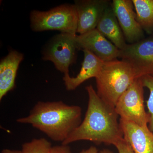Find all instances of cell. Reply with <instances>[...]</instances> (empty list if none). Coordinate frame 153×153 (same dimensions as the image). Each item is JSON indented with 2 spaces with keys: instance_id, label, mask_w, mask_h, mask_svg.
Returning <instances> with one entry per match:
<instances>
[{
  "instance_id": "52a82bcc",
  "label": "cell",
  "mask_w": 153,
  "mask_h": 153,
  "mask_svg": "<svg viewBox=\"0 0 153 153\" xmlns=\"http://www.w3.org/2000/svg\"><path fill=\"white\" fill-rule=\"evenodd\" d=\"M119 58L129 63L137 71L139 77L153 75V36L120 50Z\"/></svg>"
},
{
  "instance_id": "8fae6325",
  "label": "cell",
  "mask_w": 153,
  "mask_h": 153,
  "mask_svg": "<svg viewBox=\"0 0 153 153\" xmlns=\"http://www.w3.org/2000/svg\"><path fill=\"white\" fill-rule=\"evenodd\" d=\"M123 138L134 153H153V132L148 126H143L120 119Z\"/></svg>"
},
{
  "instance_id": "ffe728a7",
  "label": "cell",
  "mask_w": 153,
  "mask_h": 153,
  "mask_svg": "<svg viewBox=\"0 0 153 153\" xmlns=\"http://www.w3.org/2000/svg\"><path fill=\"white\" fill-rule=\"evenodd\" d=\"M99 152L96 147L92 146L86 149L82 150L79 153H99Z\"/></svg>"
},
{
  "instance_id": "6da1fadb",
  "label": "cell",
  "mask_w": 153,
  "mask_h": 153,
  "mask_svg": "<svg viewBox=\"0 0 153 153\" xmlns=\"http://www.w3.org/2000/svg\"><path fill=\"white\" fill-rule=\"evenodd\" d=\"M85 88L88 101L84 120L61 144L68 145L78 141L86 140L97 144L114 146L123 138L115 107L102 100L92 85Z\"/></svg>"
},
{
  "instance_id": "30bf717a",
  "label": "cell",
  "mask_w": 153,
  "mask_h": 153,
  "mask_svg": "<svg viewBox=\"0 0 153 153\" xmlns=\"http://www.w3.org/2000/svg\"><path fill=\"white\" fill-rule=\"evenodd\" d=\"M74 5L78 17L77 33L82 35L96 29L110 4L107 0H76Z\"/></svg>"
},
{
  "instance_id": "7c38bea8",
  "label": "cell",
  "mask_w": 153,
  "mask_h": 153,
  "mask_svg": "<svg viewBox=\"0 0 153 153\" xmlns=\"http://www.w3.org/2000/svg\"><path fill=\"white\" fill-rule=\"evenodd\" d=\"M84 60L81 69L75 77H71L69 74H64L63 80L66 89L72 91L88 79L97 77L101 71L104 62L87 50H83Z\"/></svg>"
},
{
  "instance_id": "ba28073f",
  "label": "cell",
  "mask_w": 153,
  "mask_h": 153,
  "mask_svg": "<svg viewBox=\"0 0 153 153\" xmlns=\"http://www.w3.org/2000/svg\"><path fill=\"white\" fill-rule=\"evenodd\" d=\"M111 6L126 41L128 44H134L144 39V30L137 21L132 1L113 0Z\"/></svg>"
},
{
  "instance_id": "d6986e66",
  "label": "cell",
  "mask_w": 153,
  "mask_h": 153,
  "mask_svg": "<svg viewBox=\"0 0 153 153\" xmlns=\"http://www.w3.org/2000/svg\"><path fill=\"white\" fill-rule=\"evenodd\" d=\"M51 153H73L68 145L61 144L52 147Z\"/></svg>"
},
{
  "instance_id": "ac0fdd59",
  "label": "cell",
  "mask_w": 153,
  "mask_h": 153,
  "mask_svg": "<svg viewBox=\"0 0 153 153\" xmlns=\"http://www.w3.org/2000/svg\"><path fill=\"white\" fill-rule=\"evenodd\" d=\"M114 146L119 153H134L131 147L124 138Z\"/></svg>"
},
{
  "instance_id": "9c48e42d",
  "label": "cell",
  "mask_w": 153,
  "mask_h": 153,
  "mask_svg": "<svg viewBox=\"0 0 153 153\" xmlns=\"http://www.w3.org/2000/svg\"><path fill=\"white\" fill-rule=\"evenodd\" d=\"M78 49L87 50L104 62L118 57L120 50L97 29L75 36Z\"/></svg>"
},
{
  "instance_id": "5b68a950",
  "label": "cell",
  "mask_w": 153,
  "mask_h": 153,
  "mask_svg": "<svg viewBox=\"0 0 153 153\" xmlns=\"http://www.w3.org/2000/svg\"><path fill=\"white\" fill-rule=\"evenodd\" d=\"M120 119L143 126H148L149 115L145 110L144 86L136 78L122 95L115 106Z\"/></svg>"
},
{
  "instance_id": "44dd1931",
  "label": "cell",
  "mask_w": 153,
  "mask_h": 153,
  "mask_svg": "<svg viewBox=\"0 0 153 153\" xmlns=\"http://www.w3.org/2000/svg\"><path fill=\"white\" fill-rule=\"evenodd\" d=\"M1 153H22L21 151L12 150L9 149H4L3 150Z\"/></svg>"
},
{
  "instance_id": "7402d4cb",
  "label": "cell",
  "mask_w": 153,
  "mask_h": 153,
  "mask_svg": "<svg viewBox=\"0 0 153 153\" xmlns=\"http://www.w3.org/2000/svg\"><path fill=\"white\" fill-rule=\"evenodd\" d=\"M99 153H114L112 151L108 149H103L99 152Z\"/></svg>"
},
{
  "instance_id": "4fadbf2b",
  "label": "cell",
  "mask_w": 153,
  "mask_h": 153,
  "mask_svg": "<svg viewBox=\"0 0 153 153\" xmlns=\"http://www.w3.org/2000/svg\"><path fill=\"white\" fill-rule=\"evenodd\" d=\"M24 58L22 53L12 50L0 63V100L15 86L19 64Z\"/></svg>"
},
{
  "instance_id": "5bb4252c",
  "label": "cell",
  "mask_w": 153,
  "mask_h": 153,
  "mask_svg": "<svg viewBox=\"0 0 153 153\" xmlns=\"http://www.w3.org/2000/svg\"><path fill=\"white\" fill-rule=\"evenodd\" d=\"M96 29L119 50L127 45L111 4L104 11Z\"/></svg>"
},
{
  "instance_id": "2e32d148",
  "label": "cell",
  "mask_w": 153,
  "mask_h": 153,
  "mask_svg": "<svg viewBox=\"0 0 153 153\" xmlns=\"http://www.w3.org/2000/svg\"><path fill=\"white\" fill-rule=\"evenodd\" d=\"M51 143L44 138L34 139L22 146V153H51Z\"/></svg>"
},
{
  "instance_id": "7a4b0ae2",
  "label": "cell",
  "mask_w": 153,
  "mask_h": 153,
  "mask_svg": "<svg viewBox=\"0 0 153 153\" xmlns=\"http://www.w3.org/2000/svg\"><path fill=\"white\" fill-rule=\"evenodd\" d=\"M82 109L63 101H38L26 117L17 122L31 125L52 140L63 142L81 123Z\"/></svg>"
},
{
  "instance_id": "e0dca14e",
  "label": "cell",
  "mask_w": 153,
  "mask_h": 153,
  "mask_svg": "<svg viewBox=\"0 0 153 153\" xmlns=\"http://www.w3.org/2000/svg\"><path fill=\"white\" fill-rule=\"evenodd\" d=\"M140 79L144 87L147 88L149 90V96L146 101L148 113L150 117L148 127L153 132V75H145L140 77Z\"/></svg>"
},
{
  "instance_id": "9a60e30c",
  "label": "cell",
  "mask_w": 153,
  "mask_h": 153,
  "mask_svg": "<svg viewBox=\"0 0 153 153\" xmlns=\"http://www.w3.org/2000/svg\"><path fill=\"white\" fill-rule=\"evenodd\" d=\"M137 15V20L144 31L153 32V0H132Z\"/></svg>"
},
{
  "instance_id": "3957f363",
  "label": "cell",
  "mask_w": 153,
  "mask_h": 153,
  "mask_svg": "<svg viewBox=\"0 0 153 153\" xmlns=\"http://www.w3.org/2000/svg\"><path fill=\"white\" fill-rule=\"evenodd\" d=\"M136 70L122 60L104 62L96 77L97 95L107 104L115 107L122 95L136 78Z\"/></svg>"
},
{
  "instance_id": "8992f818",
  "label": "cell",
  "mask_w": 153,
  "mask_h": 153,
  "mask_svg": "<svg viewBox=\"0 0 153 153\" xmlns=\"http://www.w3.org/2000/svg\"><path fill=\"white\" fill-rule=\"evenodd\" d=\"M75 36L60 33L53 37L44 49L42 59L52 61L55 68L64 74H69V66L76 60Z\"/></svg>"
},
{
  "instance_id": "277c9868",
  "label": "cell",
  "mask_w": 153,
  "mask_h": 153,
  "mask_svg": "<svg viewBox=\"0 0 153 153\" xmlns=\"http://www.w3.org/2000/svg\"><path fill=\"white\" fill-rule=\"evenodd\" d=\"M30 19L31 29L35 32L58 30L76 36L78 17L74 4L62 5L45 12L33 10Z\"/></svg>"
}]
</instances>
